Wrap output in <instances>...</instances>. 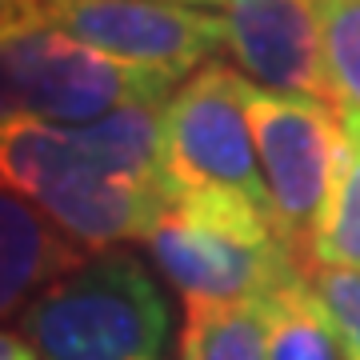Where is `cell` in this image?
Listing matches in <instances>:
<instances>
[{
  "label": "cell",
  "instance_id": "10",
  "mask_svg": "<svg viewBox=\"0 0 360 360\" xmlns=\"http://www.w3.org/2000/svg\"><path fill=\"white\" fill-rule=\"evenodd\" d=\"M316 264L360 272V116H340V156L316 232L312 269Z\"/></svg>",
  "mask_w": 360,
  "mask_h": 360
},
{
  "label": "cell",
  "instance_id": "16",
  "mask_svg": "<svg viewBox=\"0 0 360 360\" xmlns=\"http://www.w3.org/2000/svg\"><path fill=\"white\" fill-rule=\"evenodd\" d=\"M0 360H40V356H37V348L28 345L20 333L0 328Z\"/></svg>",
  "mask_w": 360,
  "mask_h": 360
},
{
  "label": "cell",
  "instance_id": "1",
  "mask_svg": "<svg viewBox=\"0 0 360 360\" xmlns=\"http://www.w3.org/2000/svg\"><path fill=\"white\" fill-rule=\"evenodd\" d=\"M0 184L28 196L56 229L89 252L148 240L168 205L165 188L124 176L89 129L25 120L0 132Z\"/></svg>",
  "mask_w": 360,
  "mask_h": 360
},
{
  "label": "cell",
  "instance_id": "14",
  "mask_svg": "<svg viewBox=\"0 0 360 360\" xmlns=\"http://www.w3.org/2000/svg\"><path fill=\"white\" fill-rule=\"evenodd\" d=\"M304 276H309L312 300L321 304L324 321H328L333 336L340 340V348L360 352V272L316 264Z\"/></svg>",
  "mask_w": 360,
  "mask_h": 360
},
{
  "label": "cell",
  "instance_id": "6",
  "mask_svg": "<svg viewBox=\"0 0 360 360\" xmlns=\"http://www.w3.org/2000/svg\"><path fill=\"white\" fill-rule=\"evenodd\" d=\"M0 60L13 77L25 120L80 129L132 104H165L180 80L148 68L120 65L112 56L52 32V28H16L0 37Z\"/></svg>",
  "mask_w": 360,
  "mask_h": 360
},
{
  "label": "cell",
  "instance_id": "2",
  "mask_svg": "<svg viewBox=\"0 0 360 360\" xmlns=\"http://www.w3.org/2000/svg\"><path fill=\"white\" fill-rule=\"evenodd\" d=\"M40 360H172V312L153 272L129 248L92 252L49 284L20 316Z\"/></svg>",
  "mask_w": 360,
  "mask_h": 360
},
{
  "label": "cell",
  "instance_id": "4",
  "mask_svg": "<svg viewBox=\"0 0 360 360\" xmlns=\"http://www.w3.org/2000/svg\"><path fill=\"white\" fill-rule=\"evenodd\" d=\"M252 80L240 68L208 60L196 68L160 112V172L168 200L180 193H232L269 212L252 120Z\"/></svg>",
  "mask_w": 360,
  "mask_h": 360
},
{
  "label": "cell",
  "instance_id": "15",
  "mask_svg": "<svg viewBox=\"0 0 360 360\" xmlns=\"http://www.w3.org/2000/svg\"><path fill=\"white\" fill-rule=\"evenodd\" d=\"M40 0H0V37L16 28H32Z\"/></svg>",
  "mask_w": 360,
  "mask_h": 360
},
{
  "label": "cell",
  "instance_id": "8",
  "mask_svg": "<svg viewBox=\"0 0 360 360\" xmlns=\"http://www.w3.org/2000/svg\"><path fill=\"white\" fill-rule=\"evenodd\" d=\"M224 32V49L252 84L328 101L316 0H229Z\"/></svg>",
  "mask_w": 360,
  "mask_h": 360
},
{
  "label": "cell",
  "instance_id": "7",
  "mask_svg": "<svg viewBox=\"0 0 360 360\" xmlns=\"http://www.w3.org/2000/svg\"><path fill=\"white\" fill-rule=\"evenodd\" d=\"M32 25L65 32L120 65L193 77L224 49V16L172 0H40Z\"/></svg>",
  "mask_w": 360,
  "mask_h": 360
},
{
  "label": "cell",
  "instance_id": "13",
  "mask_svg": "<svg viewBox=\"0 0 360 360\" xmlns=\"http://www.w3.org/2000/svg\"><path fill=\"white\" fill-rule=\"evenodd\" d=\"M321 72L336 116H360V0H316Z\"/></svg>",
  "mask_w": 360,
  "mask_h": 360
},
{
  "label": "cell",
  "instance_id": "12",
  "mask_svg": "<svg viewBox=\"0 0 360 360\" xmlns=\"http://www.w3.org/2000/svg\"><path fill=\"white\" fill-rule=\"evenodd\" d=\"M260 316L269 328V360H345V348L312 300L309 276H296L292 284L264 296Z\"/></svg>",
  "mask_w": 360,
  "mask_h": 360
},
{
  "label": "cell",
  "instance_id": "3",
  "mask_svg": "<svg viewBox=\"0 0 360 360\" xmlns=\"http://www.w3.org/2000/svg\"><path fill=\"white\" fill-rule=\"evenodd\" d=\"M144 248L184 304H260L304 276L272 220L232 193L172 196Z\"/></svg>",
  "mask_w": 360,
  "mask_h": 360
},
{
  "label": "cell",
  "instance_id": "17",
  "mask_svg": "<svg viewBox=\"0 0 360 360\" xmlns=\"http://www.w3.org/2000/svg\"><path fill=\"white\" fill-rule=\"evenodd\" d=\"M172 4H193L196 8V4H229V0H172Z\"/></svg>",
  "mask_w": 360,
  "mask_h": 360
},
{
  "label": "cell",
  "instance_id": "5",
  "mask_svg": "<svg viewBox=\"0 0 360 360\" xmlns=\"http://www.w3.org/2000/svg\"><path fill=\"white\" fill-rule=\"evenodd\" d=\"M248 120L269 188L272 229L288 257L309 272L340 156V116L328 101L252 84Z\"/></svg>",
  "mask_w": 360,
  "mask_h": 360
},
{
  "label": "cell",
  "instance_id": "11",
  "mask_svg": "<svg viewBox=\"0 0 360 360\" xmlns=\"http://www.w3.org/2000/svg\"><path fill=\"white\" fill-rule=\"evenodd\" d=\"M176 360H269L260 304H184Z\"/></svg>",
  "mask_w": 360,
  "mask_h": 360
},
{
  "label": "cell",
  "instance_id": "18",
  "mask_svg": "<svg viewBox=\"0 0 360 360\" xmlns=\"http://www.w3.org/2000/svg\"><path fill=\"white\" fill-rule=\"evenodd\" d=\"M345 360H360V352H348V348H345Z\"/></svg>",
  "mask_w": 360,
  "mask_h": 360
},
{
  "label": "cell",
  "instance_id": "9",
  "mask_svg": "<svg viewBox=\"0 0 360 360\" xmlns=\"http://www.w3.org/2000/svg\"><path fill=\"white\" fill-rule=\"evenodd\" d=\"M92 252L56 229L28 196L0 184V321L25 316L49 284L84 264Z\"/></svg>",
  "mask_w": 360,
  "mask_h": 360
}]
</instances>
